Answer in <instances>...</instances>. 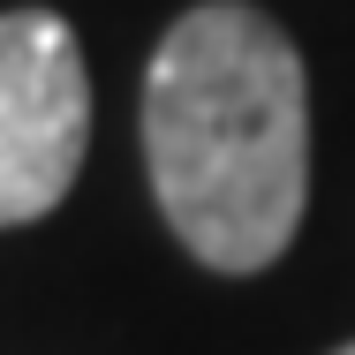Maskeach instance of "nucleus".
Wrapping results in <instances>:
<instances>
[{
	"mask_svg": "<svg viewBox=\"0 0 355 355\" xmlns=\"http://www.w3.org/2000/svg\"><path fill=\"white\" fill-rule=\"evenodd\" d=\"M144 166L174 242L212 272H265L310 197L302 53L250 0L189 8L144 76Z\"/></svg>",
	"mask_w": 355,
	"mask_h": 355,
	"instance_id": "nucleus-1",
	"label": "nucleus"
},
{
	"mask_svg": "<svg viewBox=\"0 0 355 355\" xmlns=\"http://www.w3.org/2000/svg\"><path fill=\"white\" fill-rule=\"evenodd\" d=\"M91 76L53 8L0 15V227L46 219L83 174Z\"/></svg>",
	"mask_w": 355,
	"mask_h": 355,
	"instance_id": "nucleus-2",
	"label": "nucleus"
},
{
	"mask_svg": "<svg viewBox=\"0 0 355 355\" xmlns=\"http://www.w3.org/2000/svg\"><path fill=\"white\" fill-rule=\"evenodd\" d=\"M333 355H355V340H348V348H333Z\"/></svg>",
	"mask_w": 355,
	"mask_h": 355,
	"instance_id": "nucleus-3",
	"label": "nucleus"
}]
</instances>
